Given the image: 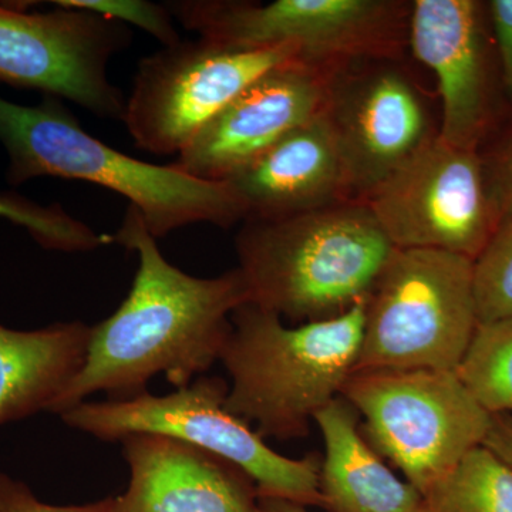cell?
I'll return each instance as SVG.
<instances>
[{
	"instance_id": "1",
	"label": "cell",
	"mask_w": 512,
	"mask_h": 512,
	"mask_svg": "<svg viewBox=\"0 0 512 512\" xmlns=\"http://www.w3.org/2000/svg\"><path fill=\"white\" fill-rule=\"evenodd\" d=\"M113 238L137 252L140 265L120 308L92 326L86 360L60 397L57 416L94 393L134 399L161 373L177 389L188 386L220 360L232 313L249 302L238 268L197 278L171 265L131 205Z\"/></svg>"
},
{
	"instance_id": "2",
	"label": "cell",
	"mask_w": 512,
	"mask_h": 512,
	"mask_svg": "<svg viewBox=\"0 0 512 512\" xmlns=\"http://www.w3.org/2000/svg\"><path fill=\"white\" fill-rule=\"evenodd\" d=\"M242 222L235 248L249 302L291 322L336 318L366 301L397 251L362 201Z\"/></svg>"
},
{
	"instance_id": "3",
	"label": "cell",
	"mask_w": 512,
	"mask_h": 512,
	"mask_svg": "<svg viewBox=\"0 0 512 512\" xmlns=\"http://www.w3.org/2000/svg\"><path fill=\"white\" fill-rule=\"evenodd\" d=\"M0 144L8 154L10 185L40 177L100 185L127 198L156 239L202 222L229 228L248 215L227 183L198 180L173 164H150L114 150L90 136L56 97L23 106L0 96Z\"/></svg>"
},
{
	"instance_id": "4",
	"label": "cell",
	"mask_w": 512,
	"mask_h": 512,
	"mask_svg": "<svg viewBox=\"0 0 512 512\" xmlns=\"http://www.w3.org/2000/svg\"><path fill=\"white\" fill-rule=\"evenodd\" d=\"M366 301L325 320L286 326L255 303L239 306L220 360L229 377L227 407L259 436H308L316 414L340 397L355 372Z\"/></svg>"
},
{
	"instance_id": "5",
	"label": "cell",
	"mask_w": 512,
	"mask_h": 512,
	"mask_svg": "<svg viewBox=\"0 0 512 512\" xmlns=\"http://www.w3.org/2000/svg\"><path fill=\"white\" fill-rule=\"evenodd\" d=\"M228 390L221 377L200 376L165 396L147 392L128 400L83 402L59 417L101 441L141 433L185 441L238 467L255 484L258 498L322 505L318 461L276 453L251 424L229 412Z\"/></svg>"
},
{
	"instance_id": "6",
	"label": "cell",
	"mask_w": 512,
	"mask_h": 512,
	"mask_svg": "<svg viewBox=\"0 0 512 512\" xmlns=\"http://www.w3.org/2000/svg\"><path fill=\"white\" fill-rule=\"evenodd\" d=\"M477 326L474 261L397 249L367 298L355 372H456Z\"/></svg>"
},
{
	"instance_id": "7",
	"label": "cell",
	"mask_w": 512,
	"mask_h": 512,
	"mask_svg": "<svg viewBox=\"0 0 512 512\" xmlns=\"http://www.w3.org/2000/svg\"><path fill=\"white\" fill-rule=\"evenodd\" d=\"M173 18L202 39L237 47L293 45L325 72L363 60H404L407 0H174Z\"/></svg>"
},
{
	"instance_id": "8",
	"label": "cell",
	"mask_w": 512,
	"mask_h": 512,
	"mask_svg": "<svg viewBox=\"0 0 512 512\" xmlns=\"http://www.w3.org/2000/svg\"><path fill=\"white\" fill-rule=\"evenodd\" d=\"M340 397L365 419L367 443L421 495L483 446L493 419L456 372H353Z\"/></svg>"
},
{
	"instance_id": "9",
	"label": "cell",
	"mask_w": 512,
	"mask_h": 512,
	"mask_svg": "<svg viewBox=\"0 0 512 512\" xmlns=\"http://www.w3.org/2000/svg\"><path fill=\"white\" fill-rule=\"evenodd\" d=\"M302 60L298 47H237L198 37L138 64L123 123L141 150L178 156L202 128L269 70Z\"/></svg>"
},
{
	"instance_id": "10",
	"label": "cell",
	"mask_w": 512,
	"mask_h": 512,
	"mask_svg": "<svg viewBox=\"0 0 512 512\" xmlns=\"http://www.w3.org/2000/svg\"><path fill=\"white\" fill-rule=\"evenodd\" d=\"M363 202L397 249H433L476 261L500 227L480 151L439 136Z\"/></svg>"
},
{
	"instance_id": "11",
	"label": "cell",
	"mask_w": 512,
	"mask_h": 512,
	"mask_svg": "<svg viewBox=\"0 0 512 512\" xmlns=\"http://www.w3.org/2000/svg\"><path fill=\"white\" fill-rule=\"evenodd\" d=\"M25 5L0 3V82L123 120L126 100L107 66L130 45L128 26L83 10L28 12Z\"/></svg>"
},
{
	"instance_id": "12",
	"label": "cell",
	"mask_w": 512,
	"mask_h": 512,
	"mask_svg": "<svg viewBox=\"0 0 512 512\" xmlns=\"http://www.w3.org/2000/svg\"><path fill=\"white\" fill-rule=\"evenodd\" d=\"M325 114L353 201H365L440 130L404 60H363L330 72Z\"/></svg>"
},
{
	"instance_id": "13",
	"label": "cell",
	"mask_w": 512,
	"mask_h": 512,
	"mask_svg": "<svg viewBox=\"0 0 512 512\" xmlns=\"http://www.w3.org/2000/svg\"><path fill=\"white\" fill-rule=\"evenodd\" d=\"M409 49L437 79L439 137L481 151L510 120L484 0H413Z\"/></svg>"
},
{
	"instance_id": "14",
	"label": "cell",
	"mask_w": 512,
	"mask_h": 512,
	"mask_svg": "<svg viewBox=\"0 0 512 512\" xmlns=\"http://www.w3.org/2000/svg\"><path fill=\"white\" fill-rule=\"evenodd\" d=\"M329 76L302 60L269 70L202 128L174 167L198 180L225 183L323 113Z\"/></svg>"
},
{
	"instance_id": "15",
	"label": "cell",
	"mask_w": 512,
	"mask_h": 512,
	"mask_svg": "<svg viewBox=\"0 0 512 512\" xmlns=\"http://www.w3.org/2000/svg\"><path fill=\"white\" fill-rule=\"evenodd\" d=\"M130 484L96 512H256L258 493L238 467L201 448L141 433L120 441Z\"/></svg>"
},
{
	"instance_id": "16",
	"label": "cell",
	"mask_w": 512,
	"mask_h": 512,
	"mask_svg": "<svg viewBox=\"0 0 512 512\" xmlns=\"http://www.w3.org/2000/svg\"><path fill=\"white\" fill-rule=\"evenodd\" d=\"M225 183L244 202L247 218L286 217L353 201L325 110Z\"/></svg>"
},
{
	"instance_id": "17",
	"label": "cell",
	"mask_w": 512,
	"mask_h": 512,
	"mask_svg": "<svg viewBox=\"0 0 512 512\" xmlns=\"http://www.w3.org/2000/svg\"><path fill=\"white\" fill-rule=\"evenodd\" d=\"M359 414L342 397L315 416L325 444L322 505L330 512H421V494L400 480L367 443Z\"/></svg>"
},
{
	"instance_id": "18",
	"label": "cell",
	"mask_w": 512,
	"mask_h": 512,
	"mask_svg": "<svg viewBox=\"0 0 512 512\" xmlns=\"http://www.w3.org/2000/svg\"><path fill=\"white\" fill-rule=\"evenodd\" d=\"M92 326L74 320L36 330L0 325V426L55 413L82 369Z\"/></svg>"
},
{
	"instance_id": "19",
	"label": "cell",
	"mask_w": 512,
	"mask_h": 512,
	"mask_svg": "<svg viewBox=\"0 0 512 512\" xmlns=\"http://www.w3.org/2000/svg\"><path fill=\"white\" fill-rule=\"evenodd\" d=\"M421 512H512V467L490 448H473L421 495Z\"/></svg>"
},
{
	"instance_id": "20",
	"label": "cell",
	"mask_w": 512,
	"mask_h": 512,
	"mask_svg": "<svg viewBox=\"0 0 512 512\" xmlns=\"http://www.w3.org/2000/svg\"><path fill=\"white\" fill-rule=\"evenodd\" d=\"M456 375L488 413L512 414V316L477 326Z\"/></svg>"
},
{
	"instance_id": "21",
	"label": "cell",
	"mask_w": 512,
	"mask_h": 512,
	"mask_svg": "<svg viewBox=\"0 0 512 512\" xmlns=\"http://www.w3.org/2000/svg\"><path fill=\"white\" fill-rule=\"evenodd\" d=\"M0 218L25 228L49 251L89 252L114 244L113 235L99 234L57 202L42 205L15 191H0Z\"/></svg>"
},
{
	"instance_id": "22",
	"label": "cell",
	"mask_w": 512,
	"mask_h": 512,
	"mask_svg": "<svg viewBox=\"0 0 512 512\" xmlns=\"http://www.w3.org/2000/svg\"><path fill=\"white\" fill-rule=\"evenodd\" d=\"M478 325L512 316V217L474 261Z\"/></svg>"
},
{
	"instance_id": "23",
	"label": "cell",
	"mask_w": 512,
	"mask_h": 512,
	"mask_svg": "<svg viewBox=\"0 0 512 512\" xmlns=\"http://www.w3.org/2000/svg\"><path fill=\"white\" fill-rule=\"evenodd\" d=\"M52 3L57 8L83 10L117 20L123 25L137 26L160 40L163 46H171L181 40L167 6L148 0H56Z\"/></svg>"
},
{
	"instance_id": "24",
	"label": "cell",
	"mask_w": 512,
	"mask_h": 512,
	"mask_svg": "<svg viewBox=\"0 0 512 512\" xmlns=\"http://www.w3.org/2000/svg\"><path fill=\"white\" fill-rule=\"evenodd\" d=\"M480 156L501 224L512 217V117L485 144Z\"/></svg>"
},
{
	"instance_id": "25",
	"label": "cell",
	"mask_w": 512,
	"mask_h": 512,
	"mask_svg": "<svg viewBox=\"0 0 512 512\" xmlns=\"http://www.w3.org/2000/svg\"><path fill=\"white\" fill-rule=\"evenodd\" d=\"M488 18L493 29L505 103L512 117V0H487Z\"/></svg>"
},
{
	"instance_id": "26",
	"label": "cell",
	"mask_w": 512,
	"mask_h": 512,
	"mask_svg": "<svg viewBox=\"0 0 512 512\" xmlns=\"http://www.w3.org/2000/svg\"><path fill=\"white\" fill-rule=\"evenodd\" d=\"M96 503L52 505L43 503L35 493L16 478L0 471V512H96Z\"/></svg>"
},
{
	"instance_id": "27",
	"label": "cell",
	"mask_w": 512,
	"mask_h": 512,
	"mask_svg": "<svg viewBox=\"0 0 512 512\" xmlns=\"http://www.w3.org/2000/svg\"><path fill=\"white\" fill-rule=\"evenodd\" d=\"M490 430L483 446L490 448L512 467V414H491Z\"/></svg>"
},
{
	"instance_id": "28",
	"label": "cell",
	"mask_w": 512,
	"mask_h": 512,
	"mask_svg": "<svg viewBox=\"0 0 512 512\" xmlns=\"http://www.w3.org/2000/svg\"><path fill=\"white\" fill-rule=\"evenodd\" d=\"M256 512H308L303 505L291 503V501L276 500V498H258V510Z\"/></svg>"
}]
</instances>
